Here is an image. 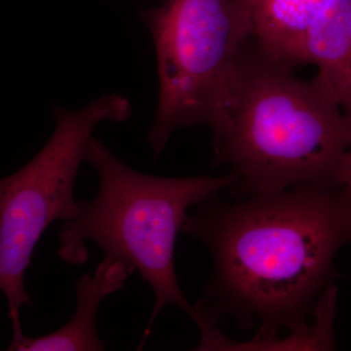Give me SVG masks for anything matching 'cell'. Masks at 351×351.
I'll list each match as a JSON object with an SVG mask.
<instances>
[{"instance_id":"6da1fadb","label":"cell","mask_w":351,"mask_h":351,"mask_svg":"<svg viewBox=\"0 0 351 351\" xmlns=\"http://www.w3.org/2000/svg\"><path fill=\"white\" fill-rule=\"evenodd\" d=\"M186 215L181 232L211 252L214 274L195 307L197 326L232 317L258 325L251 341L226 339L221 350H272L282 330L307 325L331 286L337 252L351 241V219L341 184H304L244 196L215 198Z\"/></svg>"},{"instance_id":"7a4b0ae2","label":"cell","mask_w":351,"mask_h":351,"mask_svg":"<svg viewBox=\"0 0 351 351\" xmlns=\"http://www.w3.org/2000/svg\"><path fill=\"white\" fill-rule=\"evenodd\" d=\"M292 69L247 44L212 124L216 163L230 166L240 197L338 184L351 123L319 75L302 80Z\"/></svg>"},{"instance_id":"3957f363","label":"cell","mask_w":351,"mask_h":351,"mask_svg":"<svg viewBox=\"0 0 351 351\" xmlns=\"http://www.w3.org/2000/svg\"><path fill=\"white\" fill-rule=\"evenodd\" d=\"M84 160L98 173V193L92 200H80L75 218L64 221L59 233V257L71 265H83L89 258L85 241L92 240L106 255L123 263L129 274L137 270L156 297L143 343L168 304L181 307L195 321V308L182 294L176 276V240L189 208L232 188L237 177L232 173L217 178L144 174L121 162L95 137Z\"/></svg>"},{"instance_id":"277c9868","label":"cell","mask_w":351,"mask_h":351,"mask_svg":"<svg viewBox=\"0 0 351 351\" xmlns=\"http://www.w3.org/2000/svg\"><path fill=\"white\" fill-rule=\"evenodd\" d=\"M144 19L158 69V107L149 136L157 157L178 129L214 123L253 27L248 0H168Z\"/></svg>"},{"instance_id":"5b68a950","label":"cell","mask_w":351,"mask_h":351,"mask_svg":"<svg viewBox=\"0 0 351 351\" xmlns=\"http://www.w3.org/2000/svg\"><path fill=\"white\" fill-rule=\"evenodd\" d=\"M130 101L110 94L78 110L55 108L50 140L29 163L0 179V290L13 326L21 307L32 306L25 274L44 232L56 219H75L80 208L73 189L93 131L105 121L130 119Z\"/></svg>"},{"instance_id":"8992f818","label":"cell","mask_w":351,"mask_h":351,"mask_svg":"<svg viewBox=\"0 0 351 351\" xmlns=\"http://www.w3.org/2000/svg\"><path fill=\"white\" fill-rule=\"evenodd\" d=\"M129 276L125 265L106 256L95 274H85L75 285L76 309L61 329L38 338L25 336L22 327L13 329L8 350L98 351L105 345L97 332V315L104 298L117 292Z\"/></svg>"},{"instance_id":"52a82bcc","label":"cell","mask_w":351,"mask_h":351,"mask_svg":"<svg viewBox=\"0 0 351 351\" xmlns=\"http://www.w3.org/2000/svg\"><path fill=\"white\" fill-rule=\"evenodd\" d=\"M302 64L317 66L351 123V0H332L309 27Z\"/></svg>"},{"instance_id":"ba28073f","label":"cell","mask_w":351,"mask_h":351,"mask_svg":"<svg viewBox=\"0 0 351 351\" xmlns=\"http://www.w3.org/2000/svg\"><path fill=\"white\" fill-rule=\"evenodd\" d=\"M332 0H248L252 41L265 56L294 68L302 64L304 38Z\"/></svg>"},{"instance_id":"9c48e42d","label":"cell","mask_w":351,"mask_h":351,"mask_svg":"<svg viewBox=\"0 0 351 351\" xmlns=\"http://www.w3.org/2000/svg\"><path fill=\"white\" fill-rule=\"evenodd\" d=\"M337 182L345 189L351 219V151L346 152L339 163Z\"/></svg>"}]
</instances>
